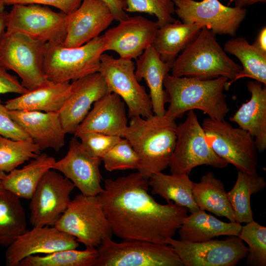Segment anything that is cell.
I'll list each match as a JSON object with an SVG mask.
<instances>
[{
	"mask_svg": "<svg viewBox=\"0 0 266 266\" xmlns=\"http://www.w3.org/2000/svg\"><path fill=\"white\" fill-rule=\"evenodd\" d=\"M149 189L148 180L138 171L104 181L98 195L117 237L162 244L174 237L188 209L172 202H157Z\"/></svg>",
	"mask_w": 266,
	"mask_h": 266,
	"instance_id": "1",
	"label": "cell"
},
{
	"mask_svg": "<svg viewBox=\"0 0 266 266\" xmlns=\"http://www.w3.org/2000/svg\"><path fill=\"white\" fill-rule=\"evenodd\" d=\"M177 125L165 115L133 117L123 138L139 158L138 172L146 179L168 166L176 140Z\"/></svg>",
	"mask_w": 266,
	"mask_h": 266,
	"instance_id": "2",
	"label": "cell"
},
{
	"mask_svg": "<svg viewBox=\"0 0 266 266\" xmlns=\"http://www.w3.org/2000/svg\"><path fill=\"white\" fill-rule=\"evenodd\" d=\"M229 81L224 77L201 79L168 73L164 87L169 104L165 115L175 120L186 112L198 109L209 118L224 120L230 111L224 93Z\"/></svg>",
	"mask_w": 266,
	"mask_h": 266,
	"instance_id": "3",
	"label": "cell"
},
{
	"mask_svg": "<svg viewBox=\"0 0 266 266\" xmlns=\"http://www.w3.org/2000/svg\"><path fill=\"white\" fill-rule=\"evenodd\" d=\"M242 69L227 55L211 30L203 27L171 65L172 75L211 79L227 78L228 86Z\"/></svg>",
	"mask_w": 266,
	"mask_h": 266,
	"instance_id": "4",
	"label": "cell"
},
{
	"mask_svg": "<svg viewBox=\"0 0 266 266\" xmlns=\"http://www.w3.org/2000/svg\"><path fill=\"white\" fill-rule=\"evenodd\" d=\"M105 52L102 35L75 47L46 43L43 70L50 82H70L99 72L101 55Z\"/></svg>",
	"mask_w": 266,
	"mask_h": 266,
	"instance_id": "5",
	"label": "cell"
},
{
	"mask_svg": "<svg viewBox=\"0 0 266 266\" xmlns=\"http://www.w3.org/2000/svg\"><path fill=\"white\" fill-rule=\"evenodd\" d=\"M54 226L86 247L97 248L113 235L99 195H76Z\"/></svg>",
	"mask_w": 266,
	"mask_h": 266,
	"instance_id": "6",
	"label": "cell"
},
{
	"mask_svg": "<svg viewBox=\"0 0 266 266\" xmlns=\"http://www.w3.org/2000/svg\"><path fill=\"white\" fill-rule=\"evenodd\" d=\"M45 43L20 33L6 31L0 40V66L17 73L28 91L50 82L43 70Z\"/></svg>",
	"mask_w": 266,
	"mask_h": 266,
	"instance_id": "7",
	"label": "cell"
},
{
	"mask_svg": "<svg viewBox=\"0 0 266 266\" xmlns=\"http://www.w3.org/2000/svg\"><path fill=\"white\" fill-rule=\"evenodd\" d=\"M95 266H183L172 247L167 244L139 240L116 242L109 238L96 248Z\"/></svg>",
	"mask_w": 266,
	"mask_h": 266,
	"instance_id": "8",
	"label": "cell"
},
{
	"mask_svg": "<svg viewBox=\"0 0 266 266\" xmlns=\"http://www.w3.org/2000/svg\"><path fill=\"white\" fill-rule=\"evenodd\" d=\"M207 140L214 151L238 170L257 174V149L254 138L246 131L224 120L205 118L202 124Z\"/></svg>",
	"mask_w": 266,
	"mask_h": 266,
	"instance_id": "9",
	"label": "cell"
},
{
	"mask_svg": "<svg viewBox=\"0 0 266 266\" xmlns=\"http://www.w3.org/2000/svg\"><path fill=\"white\" fill-rule=\"evenodd\" d=\"M176 140L168 166L171 173L189 174L196 166L206 165L224 168L228 164L209 144L194 110L188 111L184 122L177 125Z\"/></svg>",
	"mask_w": 266,
	"mask_h": 266,
	"instance_id": "10",
	"label": "cell"
},
{
	"mask_svg": "<svg viewBox=\"0 0 266 266\" xmlns=\"http://www.w3.org/2000/svg\"><path fill=\"white\" fill-rule=\"evenodd\" d=\"M100 61L99 72L106 82L108 93H115L122 99L130 118H146L154 114L150 96L136 79L132 60L115 58L103 53Z\"/></svg>",
	"mask_w": 266,
	"mask_h": 266,
	"instance_id": "11",
	"label": "cell"
},
{
	"mask_svg": "<svg viewBox=\"0 0 266 266\" xmlns=\"http://www.w3.org/2000/svg\"><path fill=\"white\" fill-rule=\"evenodd\" d=\"M67 15L48 6L15 4L8 12L6 31L18 32L45 43L64 44Z\"/></svg>",
	"mask_w": 266,
	"mask_h": 266,
	"instance_id": "12",
	"label": "cell"
},
{
	"mask_svg": "<svg viewBox=\"0 0 266 266\" xmlns=\"http://www.w3.org/2000/svg\"><path fill=\"white\" fill-rule=\"evenodd\" d=\"M185 266H234L248 254V249L238 236L223 240L191 242L168 238Z\"/></svg>",
	"mask_w": 266,
	"mask_h": 266,
	"instance_id": "13",
	"label": "cell"
},
{
	"mask_svg": "<svg viewBox=\"0 0 266 266\" xmlns=\"http://www.w3.org/2000/svg\"><path fill=\"white\" fill-rule=\"evenodd\" d=\"M172 1L175 13L182 22L202 25L215 34L235 36L247 13L244 8L226 6L219 0Z\"/></svg>",
	"mask_w": 266,
	"mask_h": 266,
	"instance_id": "14",
	"label": "cell"
},
{
	"mask_svg": "<svg viewBox=\"0 0 266 266\" xmlns=\"http://www.w3.org/2000/svg\"><path fill=\"white\" fill-rule=\"evenodd\" d=\"M74 187L65 176L51 169L48 170L30 199L32 225L54 226L67 208Z\"/></svg>",
	"mask_w": 266,
	"mask_h": 266,
	"instance_id": "15",
	"label": "cell"
},
{
	"mask_svg": "<svg viewBox=\"0 0 266 266\" xmlns=\"http://www.w3.org/2000/svg\"><path fill=\"white\" fill-rule=\"evenodd\" d=\"M119 22L102 35L104 50L114 51L122 58L136 60L152 45L158 26L140 15L129 16Z\"/></svg>",
	"mask_w": 266,
	"mask_h": 266,
	"instance_id": "16",
	"label": "cell"
},
{
	"mask_svg": "<svg viewBox=\"0 0 266 266\" xmlns=\"http://www.w3.org/2000/svg\"><path fill=\"white\" fill-rule=\"evenodd\" d=\"M76 238L55 226L33 227L18 236L7 247V266H18L23 259L39 254H49L62 250L76 249Z\"/></svg>",
	"mask_w": 266,
	"mask_h": 266,
	"instance_id": "17",
	"label": "cell"
},
{
	"mask_svg": "<svg viewBox=\"0 0 266 266\" xmlns=\"http://www.w3.org/2000/svg\"><path fill=\"white\" fill-rule=\"evenodd\" d=\"M101 162L100 158L88 153L79 139L74 136L69 141L66 154L61 160L56 161L52 169L62 173L81 194L97 196L103 190L100 171Z\"/></svg>",
	"mask_w": 266,
	"mask_h": 266,
	"instance_id": "18",
	"label": "cell"
},
{
	"mask_svg": "<svg viewBox=\"0 0 266 266\" xmlns=\"http://www.w3.org/2000/svg\"><path fill=\"white\" fill-rule=\"evenodd\" d=\"M71 84L70 94L58 113L66 133L74 134L91 106L108 93V91L99 72L73 80Z\"/></svg>",
	"mask_w": 266,
	"mask_h": 266,
	"instance_id": "19",
	"label": "cell"
},
{
	"mask_svg": "<svg viewBox=\"0 0 266 266\" xmlns=\"http://www.w3.org/2000/svg\"><path fill=\"white\" fill-rule=\"evenodd\" d=\"M114 20L108 5L102 0H82L78 8L67 15V47L81 46L100 36Z\"/></svg>",
	"mask_w": 266,
	"mask_h": 266,
	"instance_id": "20",
	"label": "cell"
},
{
	"mask_svg": "<svg viewBox=\"0 0 266 266\" xmlns=\"http://www.w3.org/2000/svg\"><path fill=\"white\" fill-rule=\"evenodd\" d=\"M9 113L41 151L51 148L58 151L64 146L66 133L59 113L20 110H9Z\"/></svg>",
	"mask_w": 266,
	"mask_h": 266,
	"instance_id": "21",
	"label": "cell"
},
{
	"mask_svg": "<svg viewBox=\"0 0 266 266\" xmlns=\"http://www.w3.org/2000/svg\"><path fill=\"white\" fill-rule=\"evenodd\" d=\"M125 104L117 94L107 93L93 104L74 135L97 132L123 137L128 126Z\"/></svg>",
	"mask_w": 266,
	"mask_h": 266,
	"instance_id": "22",
	"label": "cell"
},
{
	"mask_svg": "<svg viewBox=\"0 0 266 266\" xmlns=\"http://www.w3.org/2000/svg\"><path fill=\"white\" fill-rule=\"evenodd\" d=\"M266 86L254 80L248 81L247 88L251 94L250 100L230 118L231 122L237 124L254 138L259 152L266 149Z\"/></svg>",
	"mask_w": 266,
	"mask_h": 266,
	"instance_id": "23",
	"label": "cell"
},
{
	"mask_svg": "<svg viewBox=\"0 0 266 266\" xmlns=\"http://www.w3.org/2000/svg\"><path fill=\"white\" fill-rule=\"evenodd\" d=\"M135 60V75L138 82L144 79L149 89L153 113L164 115L167 96L164 90V82L170 70L171 65L163 62L152 45Z\"/></svg>",
	"mask_w": 266,
	"mask_h": 266,
	"instance_id": "24",
	"label": "cell"
},
{
	"mask_svg": "<svg viewBox=\"0 0 266 266\" xmlns=\"http://www.w3.org/2000/svg\"><path fill=\"white\" fill-rule=\"evenodd\" d=\"M71 88V84L69 82L54 83L50 81L8 100L5 106L9 110L58 113L69 96Z\"/></svg>",
	"mask_w": 266,
	"mask_h": 266,
	"instance_id": "25",
	"label": "cell"
},
{
	"mask_svg": "<svg viewBox=\"0 0 266 266\" xmlns=\"http://www.w3.org/2000/svg\"><path fill=\"white\" fill-rule=\"evenodd\" d=\"M241 227V224L223 222L199 209L188 215L178 230L180 240L203 242L221 235L238 236Z\"/></svg>",
	"mask_w": 266,
	"mask_h": 266,
	"instance_id": "26",
	"label": "cell"
},
{
	"mask_svg": "<svg viewBox=\"0 0 266 266\" xmlns=\"http://www.w3.org/2000/svg\"><path fill=\"white\" fill-rule=\"evenodd\" d=\"M204 27L199 24H187L179 20L159 28L152 44L164 62L172 65L179 53Z\"/></svg>",
	"mask_w": 266,
	"mask_h": 266,
	"instance_id": "27",
	"label": "cell"
},
{
	"mask_svg": "<svg viewBox=\"0 0 266 266\" xmlns=\"http://www.w3.org/2000/svg\"><path fill=\"white\" fill-rule=\"evenodd\" d=\"M56 160L45 153L40 154L21 169L15 168L0 181L2 186L18 197L30 199L45 173Z\"/></svg>",
	"mask_w": 266,
	"mask_h": 266,
	"instance_id": "28",
	"label": "cell"
},
{
	"mask_svg": "<svg viewBox=\"0 0 266 266\" xmlns=\"http://www.w3.org/2000/svg\"><path fill=\"white\" fill-rule=\"evenodd\" d=\"M193 183L186 173L166 174L160 172L148 179L151 193L159 195L168 203L172 202L186 208L191 213L200 209L193 196Z\"/></svg>",
	"mask_w": 266,
	"mask_h": 266,
	"instance_id": "29",
	"label": "cell"
},
{
	"mask_svg": "<svg viewBox=\"0 0 266 266\" xmlns=\"http://www.w3.org/2000/svg\"><path fill=\"white\" fill-rule=\"evenodd\" d=\"M192 193L200 209L235 222L224 185L213 172H208L203 175L199 182H194Z\"/></svg>",
	"mask_w": 266,
	"mask_h": 266,
	"instance_id": "30",
	"label": "cell"
},
{
	"mask_svg": "<svg viewBox=\"0 0 266 266\" xmlns=\"http://www.w3.org/2000/svg\"><path fill=\"white\" fill-rule=\"evenodd\" d=\"M27 230L26 216L20 198L0 182V246L7 247Z\"/></svg>",
	"mask_w": 266,
	"mask_h": 266,
	"instance_id": "31",
	"label": "cell"
},
{
	"mask_svg": "<svg viewBox=\"0 0 266 266\" xmlns=\"http://www.w3.org/2000/svg\"><path fill=\"white\" fill-rule=\"evenodd\" d=\"M266 186L265 178L258 174L238 171L236 182L233 188L227 193L235 222L247 223L254 220L251 197L263 190Z\"/></svg>",
	"mask_w": 266,
	"mask_h": 266,
	"instance_id": "32",
	"label": "cell"
},
{
	"mask_svg": "<svg viewBox=\"0 0 266 266\" xmlns=\"http://www.w3.org/2000/svg\"><path fill=\"white\" fill-rule=\"evenodd\" d=\"M226 53L235 56L241 62L242 69L233 80L247 77L266 85V55H264L243 37H233L224 46Z\"/></svg>",
	"mask_w": 266,
	"mask_h": 266,
	"instance_id": "33",
	"label": "cell"
},
{
	"mask_svg": "<svg viewBox=\"0 0 266 266\" xmlns=\"http://www.w3.org/2000/svg\"><path fill=\"white\" fill-rule=\"evenodd\" d=\"M98 257L96 248L84 250L65 249L44 255L26 257L18 266H95Z\"/></svg>",
	"mask_w": 266,
	"mask_h": 266,
	"instance_id": "34",
	"label": "cell"
},
{
	"mask_svg": "<svg viewBox=\"0 0 266 266\" xmlns=\"http://www.w3.org/2000/svg\"><path fill=\"white\" fill-rule=\"evenodd\" d=\"M40 149L31 139L13 140L0 135V171L9 173L40 154Z\"/></svg>",
	"mask_w": 266,
	"mask_h": 266,
	"instance_id": "35",
	"label": "cell"
},
{
	"mask_svg": "<svg viewBox=\"0 0 266 266\" xmlns=\"http://www.w3.org/2000/svg\"><path fill=\"white\" fill-rule=\"evenodd\" d=\"M238 236L248 245L246 264L266 266V227L254 220L241 227Z\"/></svg>",
	"mask_w": 266,
	"mask_h": 266,
	"instance_id": "36",
	"label": "cell"
},
{
	"mask_svg": "<svg viewBox=\"0 0 266 266\" xmlns=\"http://www.w3.org/2000/svg\"><path fill=\"white\" fill-rule=\"evenodd\" d=\"M123 9L128 12H141L155 15L160 28L175 21L172 15L175 5L172 0H120Z\"/></svg>",
	"mask_w": 266,
	"mask_h": 266,
	"instance_id": "37",
	"label": "cell"
},
{
	"mask_svg": "<svg viewBox=\"0 0 266 266\" xmlns=\"http://www.w3.org/2000/svg\"><path fill=\"white\" fill-rule=\"evenodd\" d=\"M101 161L109 171L137 169L139 164L138 155L129 141L123 137L104 155Z\"/></svg>",
	"mask_w": 266,
	"mask_h": 266,
	"instance_id": "38",
	"label": "cell"
},
{
	"mask_svg": "<svg viewBox=\"0 0 266 266\" xmlns=\"http://www.w3.org/2000/svg\"><path fill=\"white\" fill-rule=\"evenodd\" d=\"M85 150L101 159L122 138L97 132H84L74 135Z\"/></svg>",
	"mask_w": 266,
	"mask_h": 266,
	"instance_id": "39",
	"label": "cell"
},
{
	"mask_svg": "<svg viewBox=\"0 0 266 266\" xmlns=\"http://www.w3.org/2000/svg\"><path fill=\"white\" fill-rule=\"evenodd\" d=\"M0 135L13 140L29 139L31 138L12 119L9 110L0 99Z\"/></svg>",
	"mask_w": 266,
	"mask_h": 266,
	"instance_id": "40",
	"label": "cell"
},
{
	"mask_svg": "<svg viewBox=\"0 0 266 266\" xmlns=\"http://www.w3.org/2000/svg\"><path fill=\"white\" fill-rule=\"evenodd\" d=\"M4 5L37 4L51 6L68 15L76 10L82 0H2Z\"/></svg>",
	"mask_w": 266,
	"mask_h": 266,
	"instance_id": "41",
	"label": "cell"
},
{
	"mask_svg": "<svg viewBox=\"0 0 266 266\" xmlns=\"http://www.w3.org/2000/svg\"><path fill=\"white\" fill-rule=\"evenodd\" d=\"M27 91L16 76L9 73L0 66V94L16 93L22 95Z\"/></svg>",
	"mask_w": 266,
	"mask_h": 266,
	"instance_id": "42",
	"label": "cell"
},
{
	"mask_svg": "<svg viewBox=\"0 0 266 266\" xmlns=\"http://www.w3.org/2000/svg\"><path fill=\"white\" fill-rule=\"evenodd\" d=\"M110 8L114 20L118 22L127 18L129 15L124 11L120 0H102Z\"/></svg>",
	"mask_w": 266,
	"mask_h": 266,
	"instance_id": "43",
	"label": "cell"
},
{
	"mask_svg": "<svg viewBox=\"0 0 266 266\" xmlns=\"http://www.w3.org/2000/svg\"><path fill=\"white\" fill-rule=\"evenodd\" d=\"M257 50L266 55V27L259 31L256 38L252 44Z\"/></svg>",
	"mask_w": 266,
	"mask_h": 266,
	"instance_id": "44",
	"label": "cell"
},
{
	"mask_svg": "<svg viewBox=\"0 0 266 266\" xmlns=\"http://www.w3.org/2000/svg\"><path fill=\"white\" fill-rule=\"evenodd\" d=\"M266 0H229L228 5L234 3V6L239 8H244L246 6L253 5L256 3H265Z\"/></svg>",
	"mask_w": 266,
	"mask_h": 266,
	"instance_id": "45",
	"label": "cell"
},
{
	"mask_svg": "<svg viewBox=\"0 0 266 266\" xmlns=\"http://www.w3.org/2000/svg\"><path fill=\"white\" fill-rule=\"evenodd\" d=\"M7 15L8 12L5 11L0 12V40L6 29Z\"/></svg>",
	"mask_w": 266,
	"mask_h": 266,
	"instance_id": "46",
	"label": "cell"
},
{
	"mask_svg": "<svg viewBox=\"0 0 266 266\" xmlns=\"http://www.w3.org/2000/svg\"><path fill=\"white\" fill-rule=\"evenodd\" d=\"M5 5L2 0H0V12H3L4 10Z\"/></svg>",
	"mask_w": 266,
	"mask_h": 266,
	"instance_id": "47",
	"label": "cell"
},
{
	"mask_svg": "<svg viewBox=\"0 0 266 266\" xmlns=\"http://www.w3.org/2000/svg\"><path fill=\"white\" fill-rule=\"evenodd\" d=\"M5 175H6V173L5 172L0 171V182L4 177Z\"/></svg>",
	"mask_w": 266,
	"mask_h": 266,
	"instance_id": "48",
	"label": "cell"
}]
</instances>
